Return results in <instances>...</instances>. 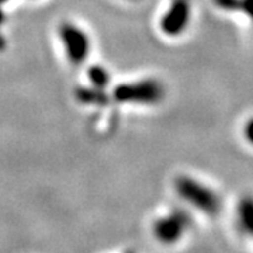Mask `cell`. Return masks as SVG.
Wrapping results in <instances>:
<instances>
[{"instance_id":"cell-1","label":"cell","mask_w":253,"mask_h":253,"mask_svg":"<svg viewBox=\"0 0 253 253\" xmlns=\"http://www.w3.org/2000/svg\"><path fill=\"white\" fill-rule=\"evenodd\" d=\"M174 190L186 204L204 215L214 217L221 211L222 201L217 191L191 176H179L174 180Z\"/></svg>"},{"instance_id":"cell-2","label":"cell","mask_w":253,"mask_h":253,"mask_svg":"<svg viewBox=\"0 0 253 253\" xmlns=\"http://www.w3.org/2000/svg\"><path fill=\"white\" fill-rule=\"evenodd\" d=\"M165 96V84L155 78L121 83L113 90V99L121 104L131 106H156L162 103Z\"/></svg>"},{"instance_id":"cell-3","label":"cell","mask_w":253,"mask_h":253,"mask_svg":"<svg viewBox=\"0 0 253 253\" xmlns=\"http://www.w3.org/2000/svg\"><path fill=\"white\" fill-rule=\"evenodd\" d=\"M58 38L63 48V54L73 66L84 63L90 56L91 38L79 24L72 21L62 23L58 28Z\"/></svg>"},{"instance_id":"cell-4","label":"cell","mask_w":253,"mask_h":253,"mask_svg":"<svg viewBox=\"0 0 253 253\" xmlns=\"http://www.w3.org/2000/svg\"><path fill=\"white\" fill-rule=\"evenodd\" d=\"M190 225H191V218L186 211L173 210L168 214H163L162 217L155 221L152 225V232L161 244L174 245L184 238Z\"/></svg>"},{"instance_id":"cell-5","label":"cell","mask_w":253,"mask_h":253,"mask_svg":"<svg viewBox=\"0 0 253 253\" xmlns=\"http://www.w3.org/2000/svg\"><path fill=\"white\" fill-rule=\"evenodd\" d=\"M191 1L170 0L168 9L159 18V30L166 37H180L187 31L191 21Z\"/></svg>"},{"instance_id":"cell-6","label":"cell","mask_w":253,"mask_h":253,"mask_svg":"<svg viewBox=\"0 0 253 253\" xmlns=\"http://www.w3.org/2000/svg\"><path fill=\"white\" fill-rule=\"evenodd\" d=\"M236 222L245 235L253 238V196H245L236 206Z\"/></svg>"},{"instance_id":"cell-7","label":"cell","mask_w":253,"mask_h":253,"mask_svg":"<svg viewBox=\"0 0 253 253\" xmlns=\"http://www.w3.org/2000/svg\"><path fill=\"white\" fill-rule=\"evenodd\" d=\"M218 9L244 13L253 23V0H214Z\"/></svg>"},{"instance_id":"cell-8","label":"cell","mask_w":253,"mask_h":253,"mask_svg":"<svg viewBox=\"0 0 253 253\" xmlns=\"http://www.w3.org/2000/svg\"><path fill=\"white\" fill-rule=\"evenodd\" d=\"M89 81H90V84L93 87L104 90L106 87H109L111 76H110L109 71L106 68L94 65L89 69Z\"/></svg>"},{"instance_id":"cell-9","label":"cell","mask_w":253,"mask_h":253,"mask_svg":"<svg viewBox=\"0 0 253 253\" xmlns=\"http://www.w3.org/2000/svg\"><path fill=\"white\" fill-rule=\"evenodd\" d=\"M242 134H244L245 141L251 145V146H253V117L249 118V120L244 124Z\"/></svg>"},{"instance_id":"cell-10","label":"cell","mask_w":253,"mask_h":253,"mask_svg":"<svg viewBox=\"0 0 253 253\" xmlns=\"http://www.w3.org/2000/svg\"><path fill=\"white\" fill-rule=\"evenodd\" d=\"M0 7H1V6H0ZM3 21H4V14H3V11L0 9V24H1Z\"/></svg>"},{"instance_id":"cell-11","label":"cell","mask_w":253,"mask_h":253,"mask_svg":"<svg viewBox=\"0 0 253 253\" xmlns=\"http://www.w3.org/2000/svg\"><path fill=\"white\" fill-rule=\"evenodd\" d=\"M7 1H9V0H0V6H3V4L7 3Z\"/></svg>"},{"instance_id":"cell-12","label":"cell","mask_w":253,"mask_h":253,"mask_svg":"<svg viewBox=\"0 0 253 253\" xmlns=\"http://www.w3.org/2000/svg\"><path fill=\"white\" fill-rule=\"evenodd\" d=\"M128 1H138V0H128Z\"/></svg>"}]
</instances>
